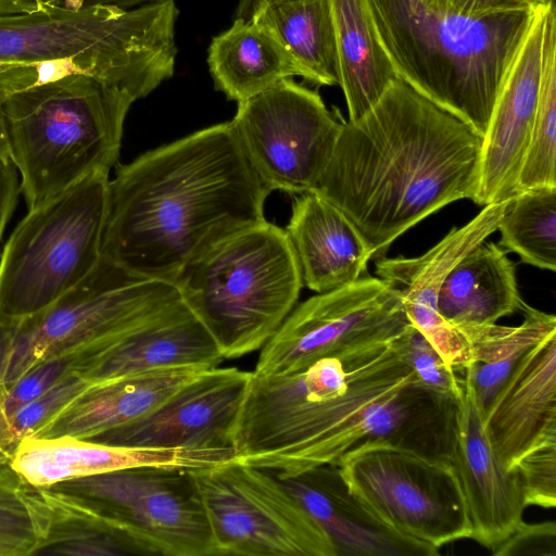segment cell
Masks as SVG:
<instances>
[{
  "label": "cell",
  "instance_id": "6da1fadb",
  "mask_svg": "<svg viewBox=\"0 0 556 556\" xmlns=\"http://www.w3.org/2000/svg\"><path fill=\"white\" fill-rule=\"evenodd\" d=\"M458 401L420 382L391 342L317 359L288 375L252 371L235 459L289 477L366 444L451 462Z\"/></svg>",
  "mask_w": 556,
  "mask_h": 556
},
{
  "label": "cell",
  "instance_id": "7a4b0ae2",
  "mask_svg": "<svg viewBox=\"0 0 556 556\" xmlns=\"http://www.w3.org/2000/svg\"><path fill=\"white\" fill-rule=\"evenodd\" d=\"M109 179L102 258L174 283L228 237L264 222L270 191L230 121L116 164Z\"/></svg>",
  "mask_w": 556,
  "mask_h": 556
},
{
  "label": "cell",
  "instance_id": "3957f363",
  "mask_svg": "<svg viewBox=\"0 0 556 556\" xmlns=\"http://www.w3.org/2000/svg\"><path fill=\"white\" fill-rule=\"evenodd\" d=\"M481 143L469 126L396 78L363 116L343 119L314 192L353 222L376 261L426 217L473 201Z\"/></svg>",
  "mask_w": 556,
  "mask_h": 556
},
{
  "label": "cell",
  "instance_id": "277c9868",
  "mask_svg": "<svg viewBox=\"0 0 556 556\" xmlns=\"http://www.w3.org/2000/svg\"><path fill=\"white\" fill-rule=\"evenodd\" d=\"M368 1L397 78L483 137L539 4L471 16L443 1Z\"/></svg>",
  "mask_w": 556,
  "mask_h": 556
},
{
  "label": "cell",
  "instance_id": "5b68a950",
  "mask_svg": "<svg viewBox=\"0 0 556 556\" xmlns=\"http://www.w3.org/2000/svg\"><path fill=\"white\" fill-rule=\"evenodd\" d=\"M134 102L126 91L77 71L3 98L11 161L28 210L116 166Z\"/></svg>",
  "mask_w": 556,
  "mask_h": 556
},
{
  "label": "cell",
  "instance_id": "8992f818",
  "mask_svg": "<svg viewBox=\"0 0 556 556\" xmlns=\"http://www.w3.org/2000/svg\"><path fill=\"white\" fill-rule=\"evenodd\" d=\"M178 14L175 0L0 14V64L72 63L137 101L174 74Z\"/></svg>",
  "mask_w": 556,
  "mask_h": 556
},
{
  "label": "cell",
  "instance_id": "52a82bcc",
  "mask_svg": "<svg viewBox=\"0 0 556 556\" xmlns=\"http://www.w3.org/2000/svg\"><path fill=\"white\" fill-rule=\"evenodd\" d=\"M175 286L225 359L262 349L294 308L303 283L285 229L265 219L216 244Z\"/></svg>",
  "mask_w": 556,
  "mask_h": 556
},
{
  "label": "cell",
  "instance_id": "ba28073f",
  "mask_svg": "<svg viewBox=\"0 0 556 556\" xmlns=\"http://www.w3.org/2000/svg\"><path fill=\"white\" fill-rule=\"evenodd\" d=\"M181 303L174 283L134 275L101 256L87 277L47 307L0 318V381L8 388L38 363L72 352L85 354L88 364Z\"/></svg>",
  "mask_w": 556,
  "mask_h": 556
},
{
  "label": "cell",
  "instance_id": "9c48e42d",
  "mask_svg": "<svg viewBox=\"0 0 556 556\" xmlns=\"http://www.w3.org/2000/svg\"><path fill=\"white\" fill-rule=\"evenodd\" d=\"M110 172H93L28 210L0 254V318L50 305L101 261Z\"/></svg>",
  "mask_w": 556,
  "mask_h": 556
},
{
  "label": "cell",
  "instance_id": "30bf717a",
  "mask_svg": "<svg viewBox=\"0 0 556 556\" xmlns=\"http://www.w3.org/2000/svg\"><path fill=\"white\" fill-rule=\"evenodd\" d=\"M336 466L351 493L395 531L437 548L470 539L467 503L450 462L366 444L341 456Z\"/></svg>",
  "mask_w": 556,
  "mask_h": 556
},
{
  "label": "cell",
  "instance_id": "8fae6325",
  "mask_svg": "<svg viewBox=\"0 0 556 556\" xmlns=\"http://www.w3.org/2000/svg\"><path fill=\"white\" fill-rule=\"evenodd\" d=\"M192 475L218 556H338L275 473L233 458Z\"/></svg>",
  "mask_w": 556,
  "mask_h": 556
},
{
  "label": "cell",
  "instance_id": "7c38bea8",
  "mask_svg": "<svg viewBox=\"0 0 556 556\" xmlns=\"http://www.w3.org/2000/svg\"><path fill=\"white\" fill-rule=\"evenodd\" d=\"M53 486L85 501L148 555L218 556L191 470L139 466Z\"/></svg>",
  "mask_w": 556,
  "mask_h": 556
},
{
  "label": "cell",
  "instance_id": "4fadbf2b",
  "mask_svg": "<svg viewBox=\"0 0 556 556\" xmlns=\"http://www.w3.org/2000/svg\"><path fill=\"white\" fill-rule=\"evenodd\" d=\"M237 104L231 126L266 189L314 191L342 127L340 112L293 78Z\"/></svg>",
  "mask_w": 556,
  "mask_h": 556
},
{
  "label": "cell",
  "instance_id": "5bb4252c",
  "mask_svg": "<svg viewBox=\"0 0 556 556\" xmlns=\"http://www.w3.org/2000/svg\"><path fill=\"white\" fill-rule=\"evenodd\" d=\"M409 325L400 292L362 276L294 306L262 346L253 374L296 372L324 357L392 342Z\"/></svg>",
  "mask_w": 556,
  "mask_h": 556
},
{
  "label": "cell",
  "instance_id": "9a60e30c",
  "mask_svg": "<svg viewBox=\"0 0 556 556\" xmlns=\"http://www.w3.org/2000/svg\"><path fill=\"white\" fill-rule=\"evenodd\" d=\"M554 0L536 7L505 74L482 137L473 203L485 206L516 195L541 85L547 21Z\"/></svg>",
  "mask_w": 556,
  "mask_h": 556
},
{
  "label": "cell",
  "instance_id": "2e32d148",
  "mask_svg": "<svg viewBox=\"0 0 556 556\" xmlns=\"http://www.w3.org/2000/svg\"><path fill=\"white\" fill-rule=\"evenodd\" d=\"M251 376L236 367L204 370L147 416L86 440L143 448H233Z\"/></svg>",
  "mask_w": 556,
  "mask_h": 556
},
{
  "label": "cell",
  "instance_id": "e0dca14e",
  "mask_svg": "<svg viewBox=\"0 0 556 556\" xmlns=\"http://www.w3.org/2000/svg\"><path fill=\"white\" fill-rule=\"evenodd\" d=\"M511 199L483 206L470 222L454 227L420 256H384L375 261L377 277L400 292L409 323L456 370L470 364L471 349L463 333L440 315L439 291L452 267L497 231Z\"/></svg>",
  "mask_w": 556,
  "mask_h": 556
},
{
  "label": "cell",
  "instance_id": "ac0fdd59",
  "mask_svg": "<svg viewBox=\"0 0 556 556\" xmlns=\"http://www.w3.org/2000/svg\"><path fill=\"white\" fill-rule=\"evenodd\" d=\"M463 378L451 464L467 503L470 539L492 549L522 521L527 505L518 470H508L497 455L473 389L464 375Z\"/></svg>",
  "mask_w": 556,
  "mask_h": 556
},
{
  "label": "cell",
  "instance_id": "d6986e66",
  "mask_svg": "<svg viewBox=\"0 0 556 556\" xmlns=\"http://www.w3.org/2000/svg\"><path fill=\"white\" fill-rule=\"evenodd\" d=\"M236 457L226 448H143L114 446L74 437H26L9 462L30 485L48 488L72 479L139 467L201 470Z\"/></svg>",
  "mask_w": 556,
  "mask_h": 556
},
{
  "label": "cell",
  "instance_id": "ffe728a7",
  "mask_svg": "<svg viewBox=\"0 0 556 556\" xmlns=\"http://www.w3.org/2000/svg\"><path fill=\"white\" fill-rule=\"evenodd\" d=\"M483 425L508 470L556 442V331L529 349L489 406Z\"/></svg>",
  "mask_w": 556,
  "mask_h": 556
},
{
  "label": "cell",
  "instance_id": "44dd1931",
  "mask_svg": "<svg viewBox=\"0 0 556 556\" xmlns=\"http://www.w3.org/2000/svg\"><path fill=\"white\" fill-rule=\"evenodd\" d=\"M331 540L338 556H435L439 548L380 520L349 490L336 465L278 477Z\"/></svg>",
  "mask_w": 556,
  "mask_h": 556
},
{
  "label": "cell",
  "instance_id": "7402d4cb",
  "mask_svg": "<svg viewBox=\"0 0 556 556\" xmlns=\"http://www.w3.org/2000/svg\"><path fill=\"white\" fill-rule=\"evenodd\" d=\"M285 231L303 286L317 293L354 282L372 260L367 241L353 222L314 191L294 197Z\"/></svg>",
  "mask_w": 556,
  "mask_h": 556
},
{
  "label": "cell",
  "instance_id": "603a6c76",
  "mask_svg": "<svg viewBox=\"0 0 556 556\" xmlns=\"http://www.w3.org/2000/svg\"><path fill=\"white\" fill-rule=\"evenodd\" d=\"M204 370L160 368L92 383L29 437L91 439L147 416Z\"/></svg>",
  "mask_w": 556,
  "mask_h": 556
},
{
  "label": "cell",
  "instance_id": "cb8c5ba5",
  "mask_svg": "<svg viewBox=\"0 0 556 556\" xmlns=\"http://www.w3.org/2000/svg\"><path fill=\"white\" fill-rule=\"evenodd\" d=\"M224 357L214 339L182 302L86 364L77 374L92 383L169 367L211 369Z\"/></svg>",
  "mask_w": 556,
  "mask_h": 556
},
{
  "label": "cell",
  "instance_id": "d4e9b609",
  "mask_svg": "<svg viewBox=\"0 0 556 556\" xmlns=\"http://www.w3.org/2000/svg\"><path fill=\"white\" fill-rule=\"evenodd\" d=\"M207 64L215 88L227 99L243 102L282 81L309 72L279 38L257 21L235 18L215 36L207 50Z\"/></svg>",
  "mask_w": 556,
  "mask_h": 556
},
{
  "label": "cell",
  "instance_id": "484cf974",
  "mask_svg": "<svg viewBox=\"0 0 556 556\" xmlns=\"http://www.w3.org/2000/svg\"><path fill=\"white\" fill-rule=\"evenodd\" d=\"M515 264L494 242H482L458 261L439 291L440 315L455 328L495 324L519 311Z\"/></svg>",
  "mask_w": 556,
  "mask_h": 556
},
{
  "label": "cell",
  "instance_id": "4316f807",
  "mask_svg": "<svg viewBox=\"0 0 556 556\" xmlns=\"http://www.w3.org/2000/svg\"><path fill=\"white\" fill-rule=\"evenodd\" d=\"M338 86L348 121L368 112L397 78L381 45L368 0H330Z\"/></svg>",
  "mask_w": 556,
  "mask_h": 556
},
{
  "label": "cell",
  "instance_id": "83f0119b",
  "mask_svg": "<svg viewBox=\"0 0 556 556\" xmlns=\"http://www.w3.org/2000/svg\"><path fill=\"white\" fill-rule=\"evenodd\" d=\"M519 326L495 324L457 327L471 349V362L462 370L469 380L484 417L514 367L525 353L556 331V317L522 301Z\"/></svg>",
  "mask_w": 556,
  "mask_h": 556
},
{
  "label": "cell",
  "instance_id": "f1b7e54d",
  "mask_svg": "<svg viewBox=\"0 0 556 556\" xmlns=\"http://www.w3.org/2000/svg\"><path fill=\"white\" fill-rule=\"evenodd\" d=\"M40 490L50 511V527L36 555H148L129 534L81 498L53 485Z\"/></svg>",
  "mask_w": 556,
  "mask_h": 556
},
{
  "label": "cell",
  "instance_id": "f546056e",
  "mask_svg": "<svg viewBox=\"0 0 556 556\" xmlns=\"http://www.w3.org/2000/svg\"><path fill=\"white\" fill-rule=\"evenodd\" d=\"M267 26L309 72L312 83L338 85L330 0H282L251 18Z\"/></svg>",
  "mask_w": 556,
  "mask_h": 556
},
{
  "label": "cell",
  "instance_id": "4dcf8cb0",
  "mask_svg": "<svg viewBox=\"0 0 556 556\" xmlns=\"http://www.w3.org/2000/svg\"><path fill=\"white\" fill-rule=\"evenodd\" d=\"M497 230L498 245L516 253L525 264L556 270V188L529 190L516 194L506 208Z\"/></svg>",
  "mask_w": 556,
  "mask_h": 556
},
{
  "label": "cell",
  "instance_id": "1f68e13d",
  "mask_svg": "<svg viewBox=\"0 0 556 556\" xmlns=\"http://www.w3.org/2000/svg\"><path fill=\"white\" fill-rule=\"evenodd\" d=\"M556 188V15L551 13L535 116L517 180L516 194Z\"/></svg>",
  "mask_w": 556,
  "mask_h": 556
},
{
  "label": "cell",
  "instance_id": "d6a6232c",
  "mask_svg": "<svg viewBox=\"0 0 556 556\" xmlns=\"http://www.w3.org/2000/svg\"><path fill=\"white\" fill-rule=\"evenodd\" d=\"M50 527L40 488L27 483L0 457V556L36 555Z\"/></svg>",
  "mask_w": 556,
  "mask_h": 556
},
{
  "label": "cell",
  "instance_id": "836d02e7",
  "mask_svg": "<svg viewBox=\"0 0 556 556\" xmlns=\"http://www.w3.org/2000/svg\"><path fill=\"white\" fill-rule=\"evenodd\" d=\"M92 382L72 372L47 392L24 404L0 425V457L10 459L20 442L81 395Z\"/></svg>",
  "mask_w": 556,
  "mask_h": 556
},
{
  "label": "cell",
  "instance_id": "e575fe53",
  "mask_svg": "<svg viewBox=\"0 0 556 556\" xmlns=\"http://www.w3.org/2000/svg\"><path fill=\"white\" fill-rule=\"evenodd\" d=\"M397 355L412 367L426 387L459 400L464 391L462 371L445 363L426 337L412 324L392 342Z\"/></svg>",
  "mask_w": 556,
  "mask_h": 556
},
{
  "label": "cell",
  "instance_id": "d590c367",
  "mask_svg": "<svg viewBox=\"0 0 556 556\" xmlns=\"http://www.w3.org/2000/svg\"><path fill=\"white\" fill-rule=\"evenodd\" d=\"M83 353H68L45 359L7 388L0 399V425L24 404L40 396L86 363Z\"/></svg>",
  "mask_w": 556,
  "mask_h": 556
},
{
  "label": "cell",
  "instance_id": "8d00e7d4",
  "mask_svg": "<svg viewBox=\"0 0 556 556\" xmlns=\"http://www.w3.org/2000/svg\"><path fill=\"white\" fill-rule=\"evenodd\" d=\"M521 479L526 505L554 508L556 505V442L526 454L515 466Z\"/></svg>",
  "mask_w": 556,
  "mask_h": 556
},
{
  "label": "cell",
  "instance_id": "74e56055",
  "mask_svg": "<svg viewBox=\"0 0 556 556\" xmlns=\"http://www.w3.org/2000/svg\"><path fill=\"white\" fill-rule=\"evenodd\" d=\"M491 551L495 556H556V525L554 521H521Z\"/></svg>",
  "mask_w": 556,
  "mask_h": 556
},
{
  "label": "cell",
  "instance_id": "f35d334b",
  "mask_svg": "<svg viewBox=\"0 0 556 556\" xmlns=\"http://www.w3.org/2000/svg\"><path fill=\"white\" fill-rule=\"evenodd\" d=\"M453 11L471 16L527 10L547 0H442Z\"/></svg>",
  "mask_w": 556,
  "mask_h": 556
},
{
  "label": "cell",
  "instance_id": "ab89813d",
  "mask_svg": "<svg viewBox=\"0 0 556 556\" xmlns=\"http://www.w3.org/2000/svg\"><path fill=\"white\" fill-rule=\"evenodd\" d=\"M20 193V178L14 164L0 156V242Z\"/></svg>",
  "mask_w": 556,
  "mask_h": 556
},
{
  "label": "cell",
  "instance_id": "60d3db41",
  "mask_svg": "<svg viewBox=\"0 0 556 556\" xmlns=\"http://www.w3.org/2000/svg\"><path fill=\"white\" fill-rule=\"evenodd\" d=\"M162 0H37V8L55 7L68 10H79L93 5H112L121 9H131Z\"/></svg>",
  "mask_w": 556,
  "mask_h": 556
},
{
  "label": "cell",
  "instance_id": "b9f144b4",
  "mask_svg": "<svg viewBox=\"0 0 556 556\" xmlns=\"http://www.w3.org/2000/svg\"><path fill=\"white\" fill-rule=\"evenodd\" d=\"M282 0H240L236 10L235 18L251 20L265 9Z\"/></svg>",
  "mask_w": 556,
  "mask_h": 556
},
{
  "label": "cell",
  "instance_id": "7bdbcfd3",
  "mask_svg": "<svg viewBox=\"0 0 556 556\" xmlns=\"http://www.w3.org/2000/svg\"><path fill=\"white\" fill-rule=\"evenodd\" d=\"M37 8V0H0V14L31 12Z\"/></svg>",
  "mask_w": 556,
  "mask_h": 556
},
{
  "label": "cell",
  "instance_id": "ee69618b",
  "mask_svg": "<svg viewBox=\"0 0 556 556\" xmlns=\"http://www.w3.org/2000/svg\"><path fill=\"white\" fill-rule=\"evenodd\" d=\"M0 156L7 161H11V149L7 128L5 115L0 100ZM12 162V161H11Z\"/></svg>",
  "mask_w": 556,
  "mask_h": 556
},
{
  "label": "cell",
  "instance_id": "f6af8a7d",
  "mask_svg": "<svg viewBox=\"0 0 556 556\" xmlns=\"http://www.w3.org/2000/svg\"><path fill=\"white\" fill-rule=\"evenodd\" d=\"M5 390H7L5 386L0 381V399L2 397Z\"/></svg>",
  "mask_w": 556,
  "mask_h": 556
},
{
  "label": "cell",
  "instance_id": "bcb514c9",
  "mask_svg": "<svg viewBox=\"0 0 556 556\" xmlns=\"http://www.w3.org/2000/svg\"><path fill=\"white\" fill-rule=\"evenodd\" d=\"M425 2L429 3V4H434V3H438L442 0H424Z\"/></svg>",
  "mask_w": 556,
  "mask_h": 556
}]
</instances>
